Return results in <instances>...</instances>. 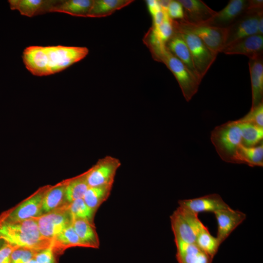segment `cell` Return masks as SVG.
I'll list each match as a JSON object with an SVG mask.
<instances>
[{
    "mask_svg": "<svg viewBox=\"0 0 263 263\" xmlns=\"http://www.w3.org/2000/svg\"><path fill=\"white\" fill-rule=\"evenodd\" d=\"M133 1L131 0H93L88 17L102 18L108 16Z\"/></svg>",
    "mask_w": 263,
    "mask_h": 263,
    "instance_id": "603a6c76",
    "label": "cell"
},
{
    "mask_svg": "<svg viewBox=\"0 0 263 263\" xmlns=\"http://www.w3.org/2000/svg\"><path fill=\"white\" fill-rule=\"evenodd\" d=\"M210 140L223 161L238 164L242 140L241 129L237 120L229 121L216 127L211 132Z\"/></svg>",
    "mask_w": 263,
    "mask_h": 263,
    "instance_id": "3957f363",
    "label": "cell"
},
{
    "mask_svg": "<svg viewBox=\"0 0 263 263\" xmlns=\"http://www.w3.org/2000/svg\"><path fill=\"white\" fill-rule=\"evenodd\" d=\"M58 0H9L10 8L18 10L21 15L32 17L51 13Z\"/></svg>",
    "mask_w": 263,
    "mask_h": 263,
    "instance_id": "ac0fdd59",
    "label": "cell"
},
{
    "mask_svg": "<svg viewBox=\"0 0 263 263\" xmlns=\"http://www.w3.org/2000/svg\"><path fill=\"white\" fill-rule=\"evenodd\" d=\"M238 120L242 122L252 123L263 128V102L251 108L246 115Z\"/></svg>",
    "mask_w": 263,
    "mask_h": 263,
    "instance_id": "d6a6232c",
    "label": "cell"
},
{
    "mask_svg": "<svg viewBox=\"0 0 263 263\" xmlns=\"http://www.w3.org/2000/svg\"><path fill=\"white\" fill-rule=\"evenodd\" d=\"M165 45L186 66L191 75L200 83L202 80L195 70L189 50L179 33L174 30L172 36Z\"/></svg>",
    "mask_w": 263,
    "mask_h": 263,
    "instance_id": "e0dca14e",
    "label": "cell"
},
{
    "mask_svg": "<svg viewBox=\"0 0 263 263\" xmlns=\"http://www.w3.org/2000/svg\"><path fill=\"white\" fill-rule=\"evenodd\" d=\"M195 244L212 259L221 244L217 238L210 234L206 226L198 233Z\"/></svg>",
    "mask_w": 263,
    "mask_h": 263,
    "instance_id": "f546056e",
    "label": "cell"
},
{
    "mask_svg": "<svg viewBox=\"0 0 263 263\" xmlns=\"http://www.w3.org/2000/svg\"><path fill=\"white\" fill-rule=\"evenodd\" d=\"M38 263L36 261V260L34 258V259H31V260H30L29 261H28L27 263Z\"/></svg>",
    "mask_w": 263,
    "mask_h": 263,
    "instance_id": "b9f144b4",
    "label": "cell"
},
{
    "mask_svg": "<svg viewBox=\"0 0 263 263\" xmlns=\"http://www.w3.org/2000/svg\"><path fill=\"white\" fill-rule=\"evenodd\" d=\"M173 33L172 20L167 14L163 22L158 27L152 28L150 33L158 42L165 45Z\"/></svg>",
    "mask_w": 263,
    "mask_h": 263,
    "instance_id": "1f68e13d",
    "label": "cell"
},
{
    "mask_svg": "<svg viewBox=\"0 0 263 263\" xmlns=\"http://www.w3.org/2000/svg\"><path fill=\"white\" fill-rule=\"evenodd\" d=\"M146 1L149 12L152 17L162 9L159 5L158 0H148Z\"/></svg>",
    "mask_w": 263,
    "mask_h": 263,
    "instance_id": "f35d334b",
    "label": "cell"
},
{
    "mask_svg": "<svg viewBox=\"0 0 263 263\" xmlns=\"http://www.w3.org/2000/svg\"><path fill=\"white\" fill-rule=\"evenodd\" d=\"M252 90V106L263 102V56L249 59L248 62Z\"/></svg>",
    "mask_w": 263,
    "mask_h": 263,
    "instance_id": "ffe728a7",
    "label": "cell"
},
{
    "mask_svg": "<svg viewBox=\"0 0 263 263\" xmlns=\"http://www.w3.org/2000/svg\"><path fill=\"white\" fill-rule=\"evenodd\" d=\"M198 214L179 206L170 217L174 239L187 243H195L198 233L206 226Z\"/></svg>",
    "mask_w": 263,
    "mask_h": 263,
    "instance_id": "8992f818",
    "label": "cell"
},
{
    "mask_svg": "<svg viewBox=\"0 0 263 263\" xmlns=\"http://www.w3.org/2000/svg\"><path fill=\"white\" fill-rule=\"evenodd\" d=\"M0 239L17 247L39 251L49 246L52 240L41 234L36 218L0 225Z\"/></svg>",
    "mask_w": 263,
    "mask_h": 263,
    "instance_id": "7a4b0ae2",
    "label": "cell"
},
{
    "mask_svg": "<svg viewBox=\"0 0 263 263\" xmlns=\"http://www.w3.org/2000/svg\"><path fill=\"white\" fill-rule=\"evenodd\" d=\"M68 207L73 221L80 219L94 224V218L96 211L89 207L83 198L76 199L69 203Z\"/></svg>",
    "mask_w": 263,
    "mask_h": 263,
    "instance_id": "4dcf8cb0",
    "label": "cell"
},
{
    "mask_svg": "<svg viewBox=\"0 0 263 263\" xmlns=\"http://www.w3.org/2000/svg\"><path fill=\"white\" fill-rule=\"evenodd\" d=\"M0 248H1V247H0Z\"/></svg>",
    "mask_w": 263,
    "mask_h": 263,
    "instance_id": "7bdbcfd3",
    "label": "cell"
},
{
    "mask_svg": "<svg viewBox=\"0 0 263 263\" xmlns=\"http://www.w3.org/2000/svg\"><path fill=\"white\" fill-rule=\"evenodd\" d=\"M113 185L89 187L83 199L87 205L96 211L98 207L109 198Z\"/></svg>",
    "mask_w": 263,
    "mask_h": 263,
    "instance_id": "d4e9b609",
    "label": "cell"
},
{
    "mask_svg": "<svg viewBox=\"0 0 263 263\" xmlns=\"http://www.w3.org/2000/svg\"><path fill=\"white\" fill-rule=\"evenodd\" d=\"M172 23L174 30L179 33L187 45L195 70L202 80L217 56L196 35L180 26L176 20H172Z\"/></svg>",
    "mask_w": 263,
    "mask_h": 263,
    "instance_id": "5b68a950",
    "label": "cell"
},
{
    "mask_svg": "<svg viewBox=\"0 0 263 263\" xmlns=\"http://www.w3.org/2000/svg\"><path fill=\"white\" fill-rule=\"evenodd\" d=\"M246 10L255 12L263 11V0H248Z\"/></svg>",
    "mask_w": 263,
    "mask_h": 263,
    "instance_id": "74e56055",
    "label": "cell"
},
{
    "mask_svg": "<svg viewBox=\"0 0 263 263\" xmlns=\"http://www.w3.org/2000/svg\"><path fill=\"white\" fill-rule=\"evenodd\" d=\"M68 205V204L36 217L39 230L43 237L52 240L72 225L73 219Z\"/></svg>",
    "mask_w": 263,
    "mask_h": 263,
    "instance_id": "52a82bcc",
    "label": "cell"
},
{
    "mask_svg": "<svg viewBox=\"0 0 263 263\" xmlns=\"http://www.w3.org/2000/svg\"><path fill=\"white\" fill-rule=\"evenodd\" d=\"M86 47L56 46H30L22 58L26 68L33 75L42 76L60 72L85 58Z\"/></svg>",
    "mask_w": 263,
    "mask_h": 263,
    "instance_id": "6da1fadb",
    "label": "cell"
},
{
    "mask_svg": "<svg viewBox=\"0 0 263 263\" xmlns=\"http://www.w3.org/2000/svg\"><path fill=\"white\" fill-rule=\"evenodd\" d=\"M121 165L120 160L112 156L100 159L85 173L89 187L113 185L117 169Z\"/></svg>",
    "mask_w": 263,
    "mask_h": 263,
    "instance_id": "9c48e42d",
    "label": "cell"
},
{
    "mask_svg": "<svg viewBox=\"0 0 263 263\" xmlns=\"http://www.w3.org/2000/svg\"><path fill=\"white\" fill-rule=\"evenodd\" d=\"M178 263H211L212 259L201 250L195 243H187L175 240Z\"/></svg>",
    "mask_w": 263,
    "mask_h": 263,
    "instance_id": "d6986e66",
    "label": "cell"
},
{
    "mask_svg": "<svg viewBox=\"0 0 263 263\" xmlns=\"http://www.w3.org/2000/svg\"><path fill=\"white\" fill-rule=\"evenodd\" d=\"M167 14L172 20H183L184 18V8L178 0H170L167 8Z\"/></svg>",
    "mask_w": 263,
    "mask_h": 263,
    "instance_id": "e575fe53",
    "label": "cell"
},
{
    "mask_svg": "<svg viewBox=\"0 0 263 263\" xmlns=\"http://www.w3.org/2000/svg\"><path fill=\"white\" fill-rule=\"evenodd\" d=\"M238 164H244L250 167H263V142L253 147H245L242 144L239 150Z\"/></svg>",
    "mask_w": 263,
    "mask_h": 263,
    "instance_id": "cb8c5ba5",
    "label": "cell"
},
{
    "mask_svg": "<svg viewBox=\"0 0 263 263\" xmlns=\"http://www.w3.org/2000/svg\"><path fill=\"white\" fill-rule=\"evenodd\" d=\"M214 213L218 224L216 238L220 244L246 219L245 213L230 207Z\"/></svg>",
    "mask_w": 263,
    "mask_h": 263,
    "instance_id": "2e32d148",
    "label": "cell"
},
{
    "mask_svg": "<svg viewBox=\"0 0 263 263\" xmlns=\"http://www.w3.org/2000/svg\"><path fill=\"white\" fill-rule=\"evenodd\" d=\"M247 2V0H230L204 25L227 28L245 12Z\"/></svg>",
    "mask_w": 263,
    "mask_h": 263,
    "instance_id": "5bb4252c",
    "label": "cell"
},
{
    "mask_svg": "<svg viewBox=\"0 0 263 263\" xmlns=\"http://www.w3.org/2000/svg\"><path fill=\"white\" fill-rule=\"evenodd\" d=\"M38 252L26 248H17L11 255L10 263H26L34 259Z\"/></svg>",
    "mask_w": 263,
    "mask_h": 263,
    "instance_id": "836d02e7",
    "label": "cell"
},
{
    "mask_svg": "<svg viewBox=\"0 0 263 263\" xmlns=\"http://www.w3.org/2000/svg\"><path fill=\"white\" fill-rule=\"evenodd\" d=\"M53 244L37 253L34 259L38 263H55Z\"/></svg>",
    "mask_w": 263,
    "mask_h": 263,
    "instance_id": "d590c367",
    "label": "cell"
},
{
    "mask_svg": "<svg viewBox=\"0 0 263 263\" xmlns=\"http://www.w3.org/2000/svg\"><path fill=\"white\" fill-rule=\"evenodd\" d=\"M46 191L38 192L22 202L9 213L6 222H19L42 215V201Z\"/></svg>",
    "mask_w": 263,
    "mask_h": 263,
    "instance_id": "7c38bea8",
    "label": "cell"
},
{
    "mask_svg": "<svg viewBox=\"0 0 263 263\" xmlns=\"http://www.w3.org/2000/svg\"><path fill=\"white\" fill-rule=\"evenodd\" d=\"M167 14V12L162 9L156 13L152 17L153 20L152 28H156L159 26L164 21Z\"/></svg>",
    "mask_w": 263,
    "mask_h": 263,
    "instance_id": "ab89813d",
    "label": "cell"
},
{
    "mask_svg": "<svg viewBox=\"0 0 263 263\" xmlns=\"http://www.w3.org/2000/svg\"><path fill=\"white\" fill-rule=\"evenodd\" d=\"M258 34L263 36V13L260 14L258 21Z\"/></svg>",
    "mask_w": 263,
    "mask_h": 263,
    "instance_id": "60d3db41",
    "label": "cell"
},
{
    "mask_svg": "<svg viewBox=\"0 0 263 263\" xmlns=\"http://www.w3.org/2000/svg\"><path fill=\"white\" fill-rule=\"evenodd\" d=\"M184 8L185 23L200 25L210 20L216 12L201 0H179Z\"/></svg>",
    "mask_w": 263,
    "mask_h": 263,
    "instance_id": "4fadbf2b",
    "label": "cell"
},
{
    "mask_svg": "<svg viewBox=\"0 0 263 263\" xmlns=\"http://www.w3.org/2000/svg\"><path fill=\"white\" fill-rule=\"evenodd\" d=\"M222 53L226 55H243L253 59L263 56V36H250L226 45Z\"/></svg>",
    "mask_w": 263,
    "mask_h": 263,
    "instance_id": "8fae6325",
    "label": "cell"
},
{
    "mask_svg": "<svg viewBox=\"0 0 263 263\" xmlns=\"http://www.w3.org/2000/svg\"><path fill=\"white\" fill-rule=\"evenodd\" d=\"M178 24L198 37L215 56L222 53L226 45L227 28L207 25H195L177 20Z\"/></svg>",
    "mask_w": 263,
    "mask_h": 263,
    "instance_id": "ba28073f",
    "label": "cell"
},
{
    "mask_svg": "<svg viewBox=\"0 0 263 263\" xmlns=\"http://www.w3.org/2000/svg\"><path fill=\"white\" fill-rule=\"evenodd\" d=\"M155 58L164 63L178 82L187 101H189L198 92L200 83L186 66L166 47L152 53Z\"/></svg>",
    "mask_w": 263,
    "mask_h": 263,
    "instance_id": "277c9868",
    "label": "cell"
},
{
    "mask_svg": "<svg viewBox=\"0 0 263 263\" xmlns=\"http://www.w3.org/2000/svg\"><path fill=\"white\" fill-rule=\"evenodd\" d=\"M66 184L57 186L47 190L42 201L43 214L60 207L59 206L65 199Z\"/></svg>",
    "mask_w": 263,
    "mask_h": 263,
    "instance_id": "4316f807",
    "label": "cell"
},
{
    "mask_svg": "<svg viewBox=\"0 0 263 263\" xmlns=\"http://www.w3.org/2000/svg\"><path fill=\"white\" fill-rule=\"evenodd\" d=\"M93 0H58L50 12H60L72 16L88 17Z\"/></svg>",
    "mask_w": 263,
    "mask_h": 263,
    "instance_id": "44dd1931",
    "label": "cell"
},
{
    "mask_svg": "<svg viewBox=\"0 0 263 263\" xmlns=\"http://www.w3.org/2000/svg\"><path fill=\"white\" fill-rule=\"evenodd\" d=\"M72 225L87 247L99 248V239L93 224L85 220L76 219L73 221Z\"/></svg>",
    "mask_w": 263,
    "mask_h": 263,
    "instance_id": "7402d4cb",
    "label": "cell"
},
{
    "mask_svg": "<svg viewBox=\"0 0 263 263\" xmlns=\"http://www.w3.org/2000/svg\"><path fill=\"white\" fill-rule=\"evenodd\" d=\"M17 248L7 244L0 248V263H10L11 255Z\"/></svg>",
    "mask_w": 263,
    "mask_h": 263,
    "instance_id": "8d00e7d4",
    "label": "cell"
},
{
    "mask_svg": "<svg viewBox=\"0 0 263 263\" xmlns=\"http://www.w3.org/2000/svg\"><path fill=\"white\" fill-rule=\"evenodd\" d=\"M85 173L68 182L65 188V199L68 203L83 198L89 188Z\"/></svg>",
    "mask_w": 263,
    "mask_h": 263,
    "instance_id": "f1b7e54d",
    "label": "cell"
},
{
    "mask_svg": "<svg viewBox=\"0 0 263 263\" xmlns=\"http://www.w3.org/2000/svg\"><path fill=\"white\" fill-rule=\"evenodd\" d=\"M52 244L54 250L56 248L65 249L74 246L87 247L75 232L72 225L54 238Z\"/></svg>",
    "mask_w": 263,
    "mask_h": 263,
    "instance_id": "484cf974",
    "label": "cell"
},
{
    "mask_svg": "<svg viewBox=\"0 0 263 263\" xmlns=\"http://www.w3.org/2000/svg\"><path fill=\"white\" fill-rule=\"evenodd\" d=\"M238 122L241 131L242 144L253 147L263 142V128L247 122Z\"/></svg>",
    "mask_w": 263,
    "mask_h": 263,
    "instance_id": "83f0119b",
    "label": "cell"
},
{
    "mask_svg": "<svg viewBox=\"0 0 263 263\" xmlns=\"http://www.w3.org/2000/svg\"><path fill=\"white\" fill-rule=\"evenodd\" d=\"M178 204L179 206L197 214L201 212L214 213L230 207L220 195L216 193L194 199L181 200L178 201Z\"/></svg>",
    "mask_w": 263,
    "mask_h": 263,
    "instance_id": "9a60e30c",
    "label": "cell"
},
{
    "mask_svg": "<svg viewBox=\"0 0 263 263\" xmlns=\"http://www.w3.org/2000/svg\"><path fill=\"white\" fill-rule=\"evenodd\" d=\"M263 11L246 10L231 25L227 28L226 45L242 38L258 34L259 15Z\"/></svg>",
    "mask_w": 263,
    "mask_h": 263,
    "instance_id": "30bf717a",
    "label": "cell"
}]
</instances>
